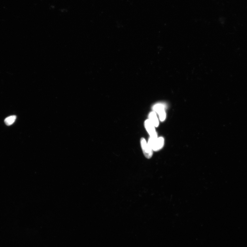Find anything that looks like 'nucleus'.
<instances>
[{"label": "nucleus", "mask_w": 247, "mask_h": 247, "mask_svg": "<svg viewBox=\"0 0 247 247\" xmlns=\"http://www.w3.org/2000/svg\"><path fill=\"white\" fill-rule=\"evenodd\" d=\"M148 144L153 151L157 152L161 150L164 145V138L161 137L157 138L150 137Z\"/></svg>", "instance_id": "nucleus-1"}, {"label": "nucleus", "mask_w": 247, "mask_h": 247, "mask_svg": "<svg viewBox=\"0 0 247 247\" xmlns=\"http://www.w3.org/2000/svg\"><path fill=\"white\" fill-rule=\"evenodd\" d=\"M166 108L165 104L162 103H157L153 106L152 109L154 111L157 113L159 115L160 120L161 122L165 120L166 114L165 112Z\"/></svg>", "instance_id": "nucleus-2"}, {"label": "nucleus", "mask_w": 247, "mask_h": 247, "mask_svg": "<svg viewBox=\"0 0 247 247\" xmlns=\"http://www.w3.org/2000/svg\"><path fill=\"white\" fill-rule=\"evenodd\" d=\"M140 144H141L142 152L145 157L147 159L151 158L152 156L153 150L148 144L147 143L146 140L144 138H141L140 140Z\"/></svg>", "instance_id": "nucleus-3"}, {"label": "nucleus", "mask_w": 247, "mask_h": 247, "mask_svg": "<svg viewBox=\"0 0 247 247\" xmlns=\"http://www.w3.org/2000/svg\"><path fill=\"white\" fill-rule=\"evenodd\" d=\"M144 125L150 137H157V133L155 131V127L149 119L145 121Z\"/></svg>", "instance_id": "nucleus-4"}, {"label": "nucleus", "mask_w": 247, "mask_h": 247, "mask_svg": "<svg viewBox=\"0 0 247 247\" xmlns=\"http://www.w3.org/2000/svg\"><path fill=\"white\" fill-rule=\"evenodd\" d=\"M149 120L152 122L155 127L158 126L159 122L156 113L154 111L151 112L149 115Z\"/></svg>", "instance_id": "nucleus-5"}, {"label": "nucleus", "mask_w": 247, "mask_h": 247, "mask_svg": "<svg viewBox=\"0 0 247 247\" xmlns=\"http://www.w3.org/2000/svg\"><path fill=\"white\" fill-rule=\"evenodd\" d=\"M16 118L17 117L15 116H10L6 118L4 120V122L6 125L9 126L14 123Z\"/></svg>", "instance_id": "nucleus-6"}]
</instances>
